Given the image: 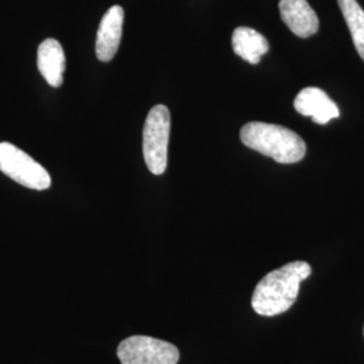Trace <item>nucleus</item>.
<instances>
[{
	"mask_svg": "<svg viewBox=\"0 0 364 364\" xmlns=\"http://www.w3.org/2000/svg\"><path fill=\"white\" fill-rule=\"evenodd\" d=\"M124 11L120 6H112L105 14L96 38V55L102 63H109L117 54L122 31Z\"/></svg>",
	"mask_w": 364,
	"mask_h": 364,
	"instance_id": "nucleus-6",
	"label": "nucleus"
},
{
	"mask_svg": "<svg viewBox=\"0 0 364 364\" xmlns=\"http://www.w3.org/2000/svg\"><path fill=\"white\" fill-rule=\"evenodd\" d=\"M38 69L49 85L58 88L64 82L65 53L57 39H45L38 48Z\"/></svg>",
	"mask_w": 364,
	"mask_h": 364,
	"instance_id": "nucleus-9",
	"label": "nucleus"
},
{
	"mask_svg": "<svg viewBox=\"0 0 364 364\" xmlns=\"http://www.w3.org/2000/svg\"><path fill=\"white\" fill-rule=\"evenodd\" d=\"M240 139L248 149L278 164H296L306 154V144L299 134L278 124L251 122L242 127Z\"/></svg>",
	"mask_w": 364,
	"mask_h": 364,
	"instance_id": "nucleus-2",
	"label": "nucleus"
},
{
	"mask_svg": "<svg viewBox=\"0 0 364 364\" xmlns=\"http://www.w3.org/2000/svg\"><path fill=\"white\" fill-rule=\"evenodd\" d=\"M117 358L122 364H177L180 351L168 341L138 335L119 344Z\"/></svg>",
	"mask_w": 364,
	"mask_h": 364,
	"instance_id": "nucleus-5",
	"label": "nucleus"
},
{
	"mask_svg": "<svg viewBox=\"0 0 364 364\" xmlns=\"http://www.w3.org/2000/svg\"><path fill=\"white\" fill-rule=\"evenodd\" d=\"M232 48L236 55L250 64H258L260 58L269 52V42L257 30L240 26L232 34Z\"/></svg>",
	"mask_w": 364,
	"mask_h": 364,
	"instance_id": "nucleus-10",
	"label": "nucleus"
},
{
	"mask_svg": "<svg viewBox=\"0 0 364 364\" xmlns=\"http://www.w3.org/2000/svg\"><path fill=\"white\" fill-rule=\"evenodd\" d=\"M0 171L34 191H45L52 183L50 174L42 165L9 142H0Z\"/></svg>",
	"mask_w": 364,
	"mask_h": 364,
	"instance_id": "nucleus-4",
	"label": "nucleus"
},
{
	"mask_svg": "<svg viewBox=\"0 0 364 364\" xmlns=\"http://www.w3.org/2000/svg\"><path fill=\"white\" fill-rule=\"evenodd\" d=\"M356 52L364 61V10L356 0H338Z\"/></svg>",
	"mask_w": 364,
	"mask_h": 364,
	"instance_id": "nucleus-11",
	"label": "nucleus"
},
{
	"mask_svg": "<svg viewBox=\"0 0 364 364\" xmlns=\"http://www.w3.org/2000/svg\"><path fill=\"white\" fill-rule=\"evenodd\" d=\"M169 136V109L166 105H156L150 109L144 127V162L156 176L164 174L168 166Z\"/></svg>",
	"mask_w": 364,
	"mask_h": 364,
	"instance_id": "nucleus-3",
	"label": "nucleus"
},
{
	"mask_svg": "<svg viewBox=\"0 0 364 364\" xmlns=\"http://www.w3.org/2000/svg\"><path fill=\"white\" fill-rule=\"evenodd\" d=\"M294 108L301 115L312 117L317 124H326L340 115L336 103L323 90L314 87L299 92L294 100Z\"/></svg>",
	"mask_w": 364,
	"mask_h": 364,
	"instance_id": "nucleus-8",
	"label": "nucleus"
},
{
	"mask_svg": "<svg viewBox=\"0 0 364 364\" xmlns=\"http://www.w3.org/2000/svg\"><path fill=\"white\" fill-rule=\"evenodd\" d=\"M281 18L299 38H309L318 31V18L306 0H281Z\"/></svg>",
	"mask_w": 364,
	"mask_h": 364,
	"instance_id": "nucleus-7",
	"label": "nucleus"
},
{
	"mask_svg": "<svg viewBox=\"0 0 364 364\" xmlns=\"http://www.w3.org/2000/svg\"><path fill=\"white\" fill-rule=\"evenodd\" d=\"M312 273L306 262H290L262 278L252 294V309L272 317L289 311L299 296V284Z\"/></svg>",
	"mask_w": 364,
	"mask_h": 364,
	"instance_id": "nucleus-1",
	"label": "nucleus"
}]
</instances>
